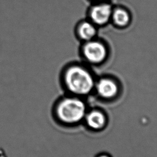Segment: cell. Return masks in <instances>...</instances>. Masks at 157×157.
Here are the masks:
<instances>
[{"label": "cell", "mask_w": 157, "mask_h": 157, "mask_svg": "<svg viewBox=\"0 0 157 157\" xmlns=\"http://www.w3.org/2000/svg\"><path fill=\"white\" fill-rule=\"evenodd\" d=\"M98 96L104 100H112L116 98L120 91L117 80L109 77H101L96 80L94 89Z\"/></svg>", "instance_id": "5b68a950"}, {"label": "cell", "mask_w": 157, "mask_h": 157, "mask_svg": "<svg viewBox=\"0 0 157 157\" xmlns=\"http://www.w3.org/2000/svg\"><path fill=\"white\" fill-rule=\"evenodd\" d=\"M96 157H111L110 156H109V155L107 154H105V153H102V154H100L99 155H98Z\"/></svg>", "instance_id": "9c48e42d"}, {"label": "cell", "mask_w": 157, "mask_h": 157, "mask_svg": "<svg viewBox=\"0 0 157 157\" xmlns=\"http://www.w3.org/2000/svg\"><path fill=\"white\" fill-rule=\"evenodd\" d=\"M80 51L83 59L87 64L93 66L104 63L110 53L107 43L98 37L82 42Z\"/></svg>", "instance_id": "3957f363"}, {"label": "cell", "mask_w": 157, "mask_h": 157, "mask_svg": "<svg viewBox=\"0 0 157 157\" xmlns=\"http://www.w3.org/2000/svg\"><path fill=\"white\" fill-rule=\"evenodd\" d=\"M96 80L93 73L81 64L69 66L63 74V83L68 92L81 98L94 91Z\"/></svg>", "instance_id": "6da1fadb"}, {"label": "cell", "mask_w": 157, "mask_h": 157, "mask_svg": "<svg viewBox=\"0 0 157 157\" xmlns=\"http://www.w3.org/2000/svg\"><path fill=\"white\" fill-rule=\"evenodd\" d=\"M93 2H104V1H109V0H91Z\"/></svg>", "instance_id": "30bf717a"}, {"label": "cell", "mask_w": 157, "mask_h": 157, "mask_svg": "<svg viewBox=\"0 0 157 157\" xmlns=\"http://www.w3.org/2000/svg\"><path fill=\"white\" fill-rule=\"evenodd\" d=\"M87 111L82 98L73 95L61 99L55 109L58 120L67 125H75L83 121Z\"/></svg>", "instance_id": "7a4b0ae2"}, {"label": "cell", "mask_w": 157, "mask_h": 157, "mask_svg": "<svg viewBox=\"0 0 157 157\" xmlns=\"http://www.w3.org/2000/svg\"><path fill=\"white\" fill-rule=\"evenodd\" d=\"M113 6L109 1L93 2L87 11V17L98 28L105 26L110 23Z\"/></svg>", "instance_id": "277c9868"}, {"label": "cell", "mask_w": 157, "mask_h": 157, "mask_svg": "<svg viewBox=\"0 0 157 157\" xmlns=\"http://www.w3.org/2000/svg\"><path fill=\"white\" fill-rule=\"evenodd\" d=\"M83 121L89 129L93 131H99L106 126L107 118L102 111L93 109L86 112Z\"/></svg>", "instance_id": "ba28073f"}, {"label": "cell", "mask_w": 157, "mask_h": 157, "mask_svg": "<svg viewBox=\"0 0 157 157\" xmlns=\"http://www.w3.org/2000/svg\"><path fill=\"white\" fill-rule=\"evenodd\" d=\"M99 28L88 18L80 21L75 28V34L82 42L98 37Z\"/></svg>", "instance_id": "8992f818"}, {"label": "cell", "mask_w": 157, "mask_h": 157, "mask_svg": "<svg viewBox=\"0 0 157 157\" xmlns=\"http://www.w3.org/2000/svg\"><path fill=\"white\" fill-rule=\"evenodd\" d=\"M132 14L128 9L124 6H113L110 23L118 29H125L132 22Z\"/></svg>", "instance_id": "52a82bcc"}]
</instances>
